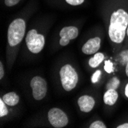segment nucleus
Here are the masks:
<instances>
[{"label": "nucleus", "mask_w": 128, "mask_h": 128, "mask_svg": "<svg viewBox=\"0 0 128 128\" xmlns=\"http://www.w3.org/2000/svg\"><path fill=\"white\" fill-rule=\"evenodd\" d=\"M26 23L22 18H17L10 23L8 28V42L12 47L18 44L26 34Z\"/></svg>", "instance_id": "obj_1"}, {"label": "nucleus", "mask_w": 128, "mask_h": 128, "mask_svg": "<svg viewBox=\"0 0 128 128\" xmlns=\"http://www.w3.org/2000/svg\"><path fill=\"white\" fill-rule=\"evenodd\" d=\"M60 78L63 88L66 91L73 90L78 82V74L71 64H65L60 70Z\"/></svg>", "instance_id": "obj_2"}, {"label": "nucleus", "mask_w": 128, "mask_h": 128, "mask_svg": "<svg viewBox=\"0 0 128 128\" xmlns=\"http://www.w3.org/2000/svg\"><path fill=\"white\" fill-rule=\"evenodd\" d=\"M26 42L28 49L33 54H38L43 49L45 40L43 34L38 33L36 29H31L27 33Z\"/></svg>", "instance_id": "obj_3"}, {"label": "nucleus", "mask_w": 128, "mask_h": 128, "mask_svg": "<svg viewBox=\"0 0 128 128\" xmlns=\"http://www.w3.org/2000/svg\"><path fill=\"white\" fill-rule=\"evenodd\" d=\"M48 119L52 126L62 128L68 125V118L67 114L60 108H53L48 113Z\"/></svg>", "instance_id": "obj_4"}, {"label": "nucleus", "mask_w": 128, "mask_h": 128, "mask_svg": "<svg viewBox=\"0 0 128 128\" xmlns=\"http://www.w3.org/2000/svg\"><path fill=\"white\" fill-rule=\"evenodd\" d=\"M30 86L32 89L33 98L36 100H42L47 94V82L39 76L34 77L30 82Z\"/></svg>", "instance_id": "obj_5"}, {"label": "nucleus", "mask_w": 128, "mask_h": 128, "mask_svg": "<svg viewBox=\"0 0 128 128\" xmlns=\"http://www.w3.org/2000/svg\"><path fill=\"white\" fill-rule=\"evenodd\" d=\"M61 37L59 44L62 46H66L69 44L70 41L75 39L78 36V28L76 26H65L62 28L59 32Z\"/></svg>", "instance_id": "obj_6"}, {"label": "nucleus", "mask_w": 128, "mask_h": 128, "mask_svg": "<svg viewBox=\"0 0 128 128\" xmlns=\"http://www.w3.org/2000/svg\"><path fill=\"white\" fill-rule=\"evenodd\" d=\"M100 38L99 37H94L88 40L82 46V52L85 54H93L98 52L100 48Z\"/></svg>", "instance_id": "obj_7"}, {"label": "nucleus", "mask_w": 128, "mask_h": 128, "mask_svg": "<svg viewBox=\"0 0 128 128\" xmlns=\"http://www.w3.org/2000/svg\"><path fill=\"white\" fill-rule=\"evenodd\" d=\"M78 104L80 111L88 113L90 112L95 105V100L91 96L83 95L78 98Z\"/></svg>", "instance_id": "obj_8"}, {"label": "nucleus", "mask_w": 128, "mask_h": 128, "mask_svg": "<svg viewBox=\"0 0 128 128\" xmlns=\"http://www.w3.org/2000/svg\"><path fill=\"white\" fill-rule=\"evenodd\" d=\"M118 96L119 95L117 90L110 89V90H107L106 92L104 93L103 100L104 104H107V105L113 106L117 102L118 99Z\"/></svg>", "instance_id": "obj_9"}, {"label": "nucleus", "mask_w": 128, "mask_h": 128, "mask_svg": "<svg viewBox=\"0 0 128 128\" xmlns=\"http://www.w3.org/2000/svg\"><path fill=\"white\" fill-rule=\"evenodd\" d=\"M2 98L7 105L11 107L17 105L19 102V97L15 92H8L3 95Z\"/></svg>", "instance_id": "obj_10"}, {"label": "nucleus", "mask_w": 128, "mask_h": 128, "mask_svg": "<svg viewBox=\"0 0 128 128\" xmlns=\"http://www.w3.org/2000/svg\"><path fill=\"white\" fill-rule=\"evenodd\" d=\"M104 55L102 52H97L94 54V55L89 59L88 64L90 66V68H95L98 67L100 63L104 61Z\"/></svg>", "instance_id": "obj_11"}, {"label": "nucleus", "mask_w": 128, "mask_h": 128, "mask_svg": "<svg viewBox=\"0 0 128 128\" xmlns=\"http://www.w3.org/2000/svg\"><path fill=\"white\" fill-rule=\"evenodd\" d=\"M120 84V80L118 77H113L110 78L108 84H106V89L110 90V89H114V90H117Z\"/></svg>", "instance_id": "obj_12"}, {"label": "nucleus", "mask_w": 128, "mask_h": 128, "mask_svg": "<svg viewBox=\"0 0 128 128\" xmlns=\"http://www.w3.org/2000/svg\"><path fill=\"white\" fill-rule=\"evenodd\" d=\"M6 105L7 104L4 102L2 98L0 99V118L5 117L8 114V110Z\"/></svg>", "instance_id": "obj_13"}, {"label": "nucleus", "mask_w": 128, "mask_h": 128, "mask_svg": "<svg viewBox=\"0 0 128 128\" xmlns=\"http://www.w3.org/2000/svg\"><path fill=\"white\" fill-rule=\"evenodd\" d=\"M120 62L122 64L126 65L128 62V50L122 51L120 53Z\"/></svg>", "instance_id": "obj_14"}, {"label": "nucleus", "mask_w": 128, "mask_h": 128, "mask_svg": "<svg viewBox=\"0 0 128 128\" xmlns=\"http://www.w3.org/2000/svg\"><path fill=\"white\" fill-rule=\"evenodd\" d=\"M104 70L108 74H110L114 72V64L111 61L108 60L104 62Z\"/></svg>", "instance_id": "obj_15"}, {"label": "nucleus", "mask_w": 128, "mask_h": 128, "mask_svg": "<svg viewBox=\"0 0 128 128\" xmlns=\"http://www.w3.org/2000/svg\"><path fill=\"white\" fill-rule=\"evenodd\" d=\"M65 2L72 6H78L82 5L85 0H64Z\"/></svg>", "instance_id": "obj_16"}, {"label": "nucleus", "mask_w": 128, "mask_h": 128, "mask_svg": "<svg viewBox=\"0 0 128 128\" xmlns=\"http://www.w3.org/2000/svg\"><path fill=\"white\" fill-rule=\"evenodd\" d=\"M100 76H101V72L100 70H97V71L93 74V75L91 77V82L93 84H95V83L98 82Z\"/></svg>", "instance_id": "obj_17"}, {"label": "nucleus", "mask_w": 128, "mask_h": 128, "mask_svg": "<svg viewBox=\"0 0 128 128\" xmlns=\"http://www.w3.org/2000/svg\"><path fill=\"white\" fill-rule=\"evenodd\" d=\"M90 128H106V125L104 124L102 121L100 120H96L94 122H93L90 126Z\"/></svg>", "instance_id": "obj_18"}, {"label": "nucleus", "mask_w": 128, "mask_h": 128, "mask_svg": "<svg viewBox=\"0 0 128 128\" xmlns=\"http://www.w3.org/2000/svg\"><path fill=\"white\" fill-rule=\"evenodd\" d=\"M21 0H4V3L7 7H13L19 3Z\"/></svg>", "instance_id": "obj_19"}, {"label": "nucleus", "mask_w": 128, "mask_h": 128, "mask_svg": "<svg viewBox=\"0 0 128 128\" xmlns=\"http://www.w3.org/2000/svg\"><path fill=\"white\" fill-rule=\"evenodd\" d=\"M5 75V72H4V68L2 63L0 62V79H2Z\"/></svg>", "instance_id": "obj_20"}, {"label": "nucleus", "mask_w": 128, "mask_h": 128, "mask_svg": "<svg viewBox=\"0 0 128 128\" xmlns=\"http://www.w3.org/2000/svg\"><path fill=\"white\" fill-rule=\"evenodd\" d=\"M117 128H128V123H124L117 126Z\"/></svg>", "instance_id": "obj_21"}, {"label": "nucleus", "mask_w": 128, "mask_h": 128, "mask_svg": "<svg viewBox=\"0 0 128 128\" xmlns=\"http://www.w3.org/2000/svg\"><path fill=\"white\" fill-rule=\"evenodd\" d=\"M124 93H125V96L128 98V83H127V84H126V86H125Z\"/></svg>", "instance_id": "obj_22"}, {"label": "nucleus", "mask_w": 128, "mask_h": 128, "mask_svg": "<svg viewBox=\"0 0 128 128\" xmlns=\"http://www.w3.org/2000/svg\"><path fill=\"white\" fill-rule=\"evenodd\" d=\"M125 73H126V75L127 78H128V62H127V64L125 65Z\"/></svg>", "instance_id": "obj_23"}, {"label": "nucleus", "mask_w": 128, "mask_h": 128, "mask_svg": "<svg viewBox=\"0 0 128 128\" xmlns=\"http://www.w3.org/2000/svg\"><path fill=\"white\" fill-rule=\"evenodd\" d=\"M126 36L128 37V26H127V29H126Z\"/></svg>", "instance_id": "obj_24"}]
</instances>
